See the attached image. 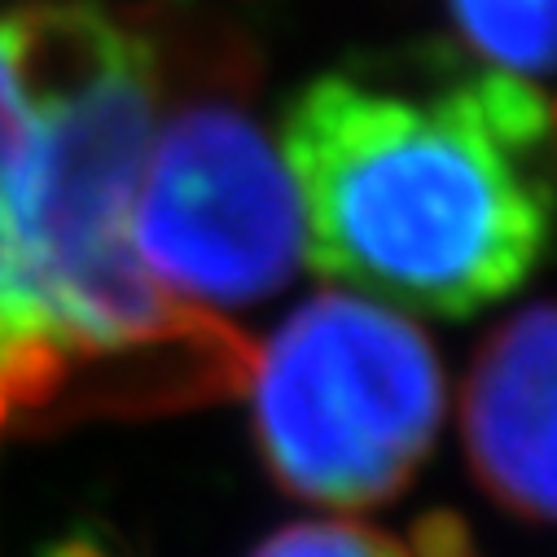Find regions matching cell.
I'll list each match as a JSON object with an SVG mask.
<instances>
[{
    "label": "cell",
    "mask_w": 557,
    "mask_h": 557,
    "mask_svg": "<svg viewBox=\"0 0 557 557\" xmlns=\"http://www.w3.org/2000/svg\"><path fill=\"white\" fill-rule=\"evenodd\" d=\"M408 557H483L474 527L457 509H426L408 531Z\"/></svg>",
    "instance_id": "9"
},
{
    "label": "cell",
    "mask_w": 557,
    "mask_h": 557,
    "mask_svg": "<svg viewBox=\"0 0 557 557\" xmlns=\"http://www.w3.org/2000/svg\"><path fill=\"white\" fill-rule=\"evenodd\" d=\"M282 136L308 255L334 282L470 317L548 255L557 194L544 159L487 132L470 75L431 97L325 75L290 101Z\"/></svg>",
    "instance_id": "1"
},
{
    "label": "cell",
    "mask_w": 557,
    "mask_h": 557,
    "mask_svg": "<svg viewBox=\"0 0 557 557\" xmlns=\"http://www.w3.org/2000/svg\"><path fill=\"white\" fill-rule=\"evenodd\" d=\"M136 189V259L176 299L246 308L290 286L308 259L295 176L237 92L176 106Z\"/></svg>",
    "instance_id": "4"
},
{
    "label": "cell",
    "mask_w": 557,
    "mask_h": 557,
    "mask_svg": "<svg viewBox=\"0 0 557 557\" xmlns=\"http://www.w3.org/2000/svg\"><path fill=\"white\" fill-rule=\"evenodd\" d=\"M32 150V97L18 62L14 14L0 18V338L23 330H49L23 282L18 246V189Z\"/></svg>",
    "instance_id": "6"
},
{
    "label": "cell",
    "mask_w": 557,
    "mask_h": 557,
    "mask_svg": "<svg viewBox=\"0 0 557 557\" xmlns=\"http://www.w3.org/2000/svg\"><path fill=\"white\" fill-rule=\"evenodd\" d=\"M14 27L32 97L18 246L49 334L75 360L141 356L242 391L255 369L250 343L220 317L163 295L132 246L159 101L154 45L92 0L18 10Z\"/></svg>",
    "instance_id": "2"
},
{
    "label": "cell",
    "mask_w": 557,
    "mask_h": 557,
    "mask_svg": "<svg viewBox=\"0 0 557 557\" xmlns=\"http://www.w3.org/2000/svg\"><path fill=\"white\" fill-rule=\"evenodd\" d=\"M461 40L513 75L557 71V0H448Z\"/></svg>",
    "instance_id": "7"
},
{
    "label": "cell",
    "mask_w": 557,
    "mask_h": 557,
    "mask_svg": "<svg viewBox=\"0 0 557 557\" xmlns=\"http://www.w3.org/2000/svg\"><path fill=\"white\" fill-rule=\"evenodd\" d=\"M40 557H110V548L92 531H71V535H58L53 544H45Z\"/></svg>",
    "instance_id": "10"
},
{
    "label": "cell",
    "mask_w": 557,
    "mask_h": 557,
    "mask_svg": "<svg viewBox=\"0 0 557 557\" xmlns=\"http://www.w3.org/2000/svg\"><path fill=\"white\" fill-rule=\"evenodd\" d=\"M250 382L268 474L325 509L391 505L431 457L448 399L431 338L351 290L299 304Z\"/></svg>",
    "instance_id": "3"
},
{
    "label": "cell",
    "mask_w": 557,
    "mask_h": 557,
    "mask_svg": "<svg viewBox=\"0 0 557 557\" xmlns=\"http://www.w3.org/2000/svg\"><path fill=\"white\" fill-rule=\"evenodd\" d=\"M250 557H408V548L360 522H295L268 535Z\"/></svg>",
    "instance_id": "8"
},
{
    "label": "cell",
    "mask_w": 557,
    "mask_h": 557,
    "mask_svg": "<svg viewBox=\"0 0 557 557\" xmlns=\"http://www.w3.org/2000/svg\"><path fill=\"white\" fill-rule=\"evenodd\" d=\"M548 114H553V132H557V101H553V106H548Z\"/></svg>",
    "instance_id": "11"
},
{
    "label": "cell",
    "mask_w": 557,
    "mask_h": 557,
    "mask_svg": "<svg viewBox=\"0 0 557 557\" xmlns=\"http://www.w3.org/2000/svg\"><path fill=\"white\" fill-rule=\"evenodd\" d=\"M461 440L500 509L557 522V299L487 334L461 391Z\"/></svg>",
    "instance_id": "5"
}]
</instances>
